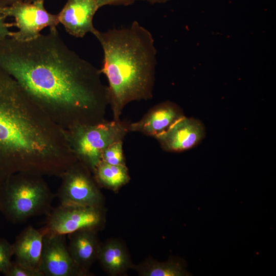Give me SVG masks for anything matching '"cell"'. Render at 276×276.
Instances as JSON below:
<instances>
[{
    "mask_svg": "<svg viewBox=\"0 0 276 276\" xmlns=\"http://www.w3.org/2000/svg\"><path fill=\"white\" fill-rule=\"evenodd\" d=\"M0 69L65 130L106 120L100 70L69 48L56 27L28 41L0 39Z\"/></svg>",
    "mask_w": 276,
    "mask_h": 276,
    "instance_id": "cell-1",
    "label": "cell"
},
{
    "mask_svg": "<svg viewBox=\"0 0 276 276\" xmlns=\"http://www.w3.org/2000/svg\"><path fill=\"white\" fill-rule=\"evenodd\" d=\"M40 0H0V8H3L11 6L15 3L19 2L32 3L35 1ZM45 1V0H42Z\"/></svg>",
    "mask_w": 276,
    "mask_h": 276,
    "instance_id": "cell-23",
    "label": "cell"
},
{
    "mask_svg": "<svg viewBox=\"0 0 276 276\" xmlns=\"http://www.w3.org/2000/svg\"><path fill=\"white\" fill-rule=\"evenodd\" d=\"M103 221L102 208L60 204L47 215L42 229L44 232L66 235L81 229L96 231Z\"/></svg>",
    "mask_w": 276,
    "mask_h": 276,
    "instance_id": "cell-8",
    "label": "cell"
},
{
    "mask_svg": "<svg viewBox=\"0 0 276 276\" xmlns=\"http://www.w3.org/2000/svg\"><path fill=\"white\" fill-rule=\"evenodd\" d=\"M98 185L117 191L130 180L126 165H113L101 161L94 174Z\"/></svg>",
    "mask_w": 276,
    "mask_h": 276,
    "instance_id": "cell-17",
    "label": "cell"
},
{
    "mask_svg": "<svg viewBox=\"0 0 276 276\" xmlns=\"http://www.w3.org/2000/svg\"><path fill=\"white\" fill-rule=\"evenodd\" d=\"M6 276H43L39 269L12 262Z\"/></svg>",
    "mask_w": 276,
    "mask_h": 276,
    "instance_id": "cell-20",
    "label": "cell"
},
{
    "mask_svg": "<svg viewBox=\"0 0 276 276\" xmlns=\"http://www.w3.org/2000/svg\"><path fill=\"white\" fill-rule=\"evenodd\" d=\"M93 174L78 160L66 170L56 195L60 204L102 208L103 197Z\"/></svg>",
    "mask_w": 276,
    "mask_h": 276,
    "instance_id": "cell-6",
    "label": "cell"
},
{
    "mask_svg": "<svg viewBox=\"0 0 276 276\" xmlns=\"http://www.w3.org/2000/svg\"><path fill=\"white\" fill-rule=\"evenodd\" d=\"M184 116L182 109L175 103L163 102L150 109L139 121L128 123V130L154 138Z\"/></svg>",
    "mask_w": 276,
    "mask_h": 276,
    "instance_id": "cell-12",
    "label": "cell"
},
{
    "mask_svg": "<svg viewBox=\"0 0 276 276\" xmlns=\"http://www.w3.org/2000/svg\"><path fill=\"white\" fill-rule=\"evenodd\" d=\"M13 256L12 244L7 240L0 238V272L6 275L12 264Z\"/></svg>",
    "mask_w": 276,
    "mask_h": 276,
    "instance_id": "cell-19",
    "label": "cell"
},
{
    "mask_svg": "<svg viewBox=\"0 0 276 276\" xmlns=\"http://www.w3.org/2000/svg\"><path fill=\"white\" fill-rule=\"evenodd\" d=\"M137 0H95L99 8L106 5L128 6Z\"/></svg>",
    "mask_w": 276,
    "mask_h": 276,
    "instance_id": "cell-22",
    "label": "cell"
},
{
    "mask_svg": "<svg viewBox=\"0 0 276 276\" xmlns=\"http://www.w3.org/2000/svg\"><path fill=\"white\" fill-rule=\"evenodd\" d=\"M54 197L43 176L16 174L0 188V211L11 222H23L32 217L47 215Z\"/></svg>",
    "mask_w": 276,
    "mask_h": 276,
    "instance_id": "cell-4",
    "label": "cell"
},
{
    "mask_svg": "<svg viewBox=\"0 0 276 276\" xmlns=\"http://www.w3.org/2000/svg\"><path fill=\"white\" fill-rule=\"evenodd\" d=\"M65 131L78 160L93 174L101 161L103 150L111 144L123 141L129 132L128 123L121 120L78 126Z\"/></svg>",
    "mask_w": 276,
    "mask_h": 276,
    "instance_id": "cell-5",
    "label": "cell"
},
{
    "mask_svg": "<svg viewBox=\"0 0 276 276\" xmlns=\"http://www.w3.org/2000/svg\"><path fill=\"white\" fill-rule=\"evenodd\" d=\"M68 249L72 258L84 271L88 270L98 259L100 244L93 229H81L67 234Z\"/></svg>",
    "mask_w": 276,
    "mask_h": 276,
    "instance_id": "cell-13",
    "label": "cell"
},
{
    "mask_svg": "<svg viewBox=\"0 0 276 276\" xmlns=\"http://www.w3.org/2000/svg\"><path fill=\"white\" fill-rule=\"evenodd\" d=\"M43 232L38 268L43 276L88 275L79 267L71 256L66 242L65 235Z\"/></svg>",
    "mask_w": 276,
    "mask_h": 276,
    "instance_id": "cell-9",
    "label": "cell"
},
{
    "mask_svg": "<svg viewBox=\"0 0 276 276\" xmlns=\"http://www.w3.org/2000/svg\"><path fill=\"white\" fill-rule=\"evenodd\" d=\"M101 160L113 165H126L123 149V141L115 142L102 153Z\"/></svg>",
    "mask_w": 276,
    "mask_h": 276,
    "instance_id": "cell-18",
    "label": "cell"
},
{
    "mask_svg": "<svg viewBox=\"0 0 276 276\" xmlns=\"http://www.w3.org/2000/svg\"><path fill=\"white\" fill-rule=\"evenodd\" d=\"M205 134V127L200 121L184 116L154 138L164 151L180 152L198 145Z\"/></svg>",
    "mask_w": 276,
    "mask_h": 276,
    "instance_id": "cell-10",
    "label": "cell"
},
{
    "mask_svg": "<svg viewBox=\"0 0 276 276\" xmlns=\"http://www.w3.org/2000/svg\"><path fill=\"white\" fill-rule=\"evenodd\" d=\"M44 1L32 3L19 2L0 8V11L7 18L15 20L14 26L18 29L12 32L11 37L20 41L32 40L38 36L46 27H54L59 23L57 14L49 13L44 6Z\"/></svg>",
    "mask_w": 276,
    "mask_h": 276,
    "instance_id": "cell-7",
    "label": "cell"
},
{
    "mask_svg": "<svg viewBox=\"0 0 276 276\" xmlns=\"http://www.w3.org/2000/svg\"><path fill=\"white\" fill-rule=\"evenodd\" d=\"M142 1H147L151 4H155V3H164L169 0H142Z\"/></svg>",
    "mask_w": 276,
    "mask_h": 276,
    "instance_id": "cell-24",
    "label": "cell"
},
{
    "mask_svg": "<svg viewBox=\"0 0 276 276\" xmlns=\"http://www.w3.org/2000/svg\"><path fill=\"white\" fill-rule=\"evenodd\" d=\"M187 264L182 259L171 257L166 262L149 260L132 268L142 276H189Z\"/></svg>",
    "mask_w": 276,
    "mask_h": 276,
    "instance_id": "cell-16",
    "label": "cell"
},
{
    "mask_svg": "<svg viewBox=\"0 0 276 276\" xmlns=\"http://www.w3.org/2000/svg\"><path fill=\"white\" fill-rule=\"evenodd\" d=\"M77 161L66 131L0 69V188L18 173L60 177Z\"/></svg>",
    "mask_w": 276,
    "mask_h": 276,
    "instance_id": "cell-2",
    "label": "cell"
},
{
    "mask_svg": "<svg viewBox=\"0 0 276 276\" xmlns=\"http://www.w3.org/2000/svg\"><path fill=\"white\" fill-rule=\"evenodd\" d=\"M104 53L101 73L108 82L113 120H120L125 107L153 97L156 50L151 32L134 21L125 28L93 33Z\"/></svg>",
    "mask_w": 276,
    "mask_h": 276,
    "instance_id": "cell-3",
    "label": "cell"
},
{
    "mask_svg": "<svg viewBox=\"0 0 276 276\" xmlns=\"http://www.w3.org/2000/svg\"><path fill=\"white\" fill-rule=\"evenodd\" d=\"M98 9L95 0H67L57 14L58 20L70 34L83 37L96 29L93 20Z\"/></svg>",
    "mask_w": 276,
    "mask_h": 276,
    "instance_id": "cell-11",
    "label": "cell"
},
{
    "mask_svg": "<svg viewBox=\"0 0 276 276\" xmlns=\"http://www.w3.org/2000/svg\"><path fill=\"white\" fill-rule=\"evenodd\" d=\"M97 260L111 275L123 274L133 266L125 246L115 240L100 244Z\"/></svg>",
    "mask_w": 276,
    "mask_h": 276,
    "instance_id": "cell-15",
    "label": "cell"
},
{
    "mask_svg": "<svg viewBox=\"0 0 276 276\" xmlns=\"http://www.w3.org/2000/svg\"><path fill=\"white\" fill-rule=\"evenodd\" d=\"M6 17L0 11V39L11 37L12 34L9 28L13 25L6 22Z\"/></svg>",
    "mask_w": 276,
    "mask_h": 276,
    "instance_id": "cell-21",
    "label": "cell"
},
{
    "mask_svg": "<svg viewBox=\"0 0 276 276\" xmlns=\"http://www.w3.org/2000/svg\"><path fill=\"white\" fill-rule=\"evenodd\" d=\"M44 232L29 225L17 237L12 244L15 261L20 264L39 269Z\"/></svg>",
    "mask_w": 276,
    "mask_h": 276,
    "instance_id": "cell-14",
    "label": "cell"
}]
</instances>
